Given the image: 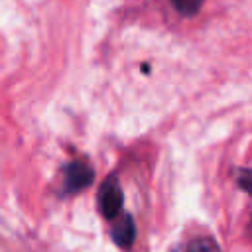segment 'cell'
Listing matches in <instances>:
<instances>
[{
    "label": "cell",
    "mask_w": 252,
    "mask_h": 252,
    "mask_svg": "<svg viewBox=\"0 0 252 252\" xmlns=\"http://www.w3.org/2000/svg\"><path fill=\"white\" fill-rule=\"evenodd\" d=\"M248 179H250V171L248 169H240L238 171V185L242 191H248Z\"/></svg>",
    "instance_id": "6"
},
{
    "label": "cell",
    "mask_w": 252,
    "mask_h": 252,
    "mask_svg": "<svg viewBox=\"0 0 252 252\" xmlns=\"http://www.w3.org/2000/svg\"><path fill=\"white\" fill-rule=\"evenodd\" d=\"M185 252H220V250H219V244L211 236H199L187 244Z\"/></svg>",
    "instance_id": "4"
},
{
    "label": "cell",
    "mask_w": 252,
    "mask_h": 252,
    "mask_svg": "<svg viewBox=\"0 0 252 252\" xmlns=\"http://www.w3.org/2000/svg\"><path fill=\"white\" fill-rule=\"evenodd\" d=\"M63 177H65L63 191L67 195H71V193H79V191L91 187V183L94 181V169L89 163L77 159L63 167Z\"/></svg>",
    "instance_id": "2"
},
{
    "label": "cell",
    "mask_w": 252,
    "mask_h": 252,
    "mask_svg": "<svg viewBox=\"0 0 252 252\" xmlns=\"http://www.w3.org/2000/svg\"><path fill=\"white\" fill-rule=\"evenodd\" d=\"M112 228H110V236L114 240V244L122 250H128L134 244L136 238V222L132 219L130 213H120L116 219H112Z\"/></svg>",
    "instance_id": "3"
},
{
    "label": "cell",
    "mask_w": 252,
    "mask_h": 252,
    "mask_svg": "<svg viewBox=\"0 0 252 252\" xmlns=\"http://www.w3.org/2000/svg\"><path fill=\"white\" fill-rule=\"evenodd\" d=\"M169 4L183 16H193L201 10V6L205 4V0H169Z\"/></svg>",
    "instance_id": "5"
},
{
    "label": "cell",
    "mask_w": 252,
    "mask_h": 252,
    "mask_svg": "<svg viewBox=\"0 0 252 252\" xmlns=\"http://www.w3.org/2000/svg\"><path fill=\"white\" fill-rule=\"evenodd\" d=\"M122 205H124L122 187H120L118 179L114 175H110L102 181V185L98 189V209L104 219L112 220L122 213Z\"/></svg>",
    "instance_id": "1"
}]
</instances>
